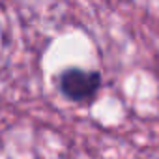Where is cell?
<instances>
[{
    "mask_svg": "<svg viewBox=\"0 0 159 159\" xmlns=\"http://www.w3.org/2000/svg\"><path fill=\"white\" fill-rule=\"evenodd\" d=\"M58 84L62 94L77 103H84L96 98V94L101 88V75L98 71H88L81 67H71L62 71Z\"/></svg>",
    "mask_w": 159,
    "mask_h": 159,
    "instance_id": "6da1fadb",
    "label": "cell"
}]
</instances>
